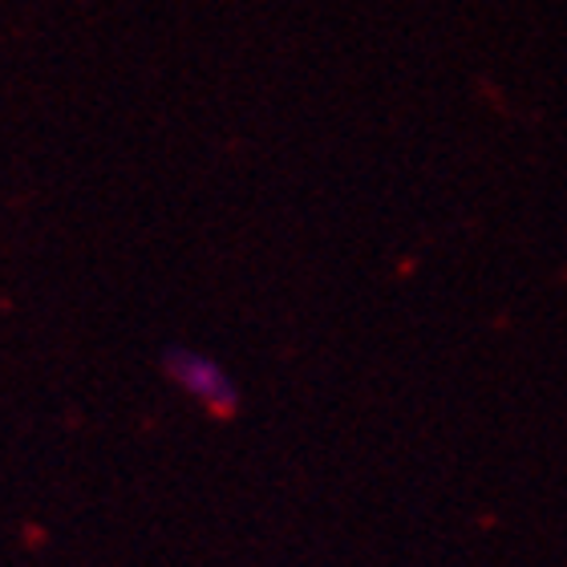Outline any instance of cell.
Masks as SVG:
<instances>
[{
	"instance_id": "1",
	"label": "cell",
	"mask_w": 567,
	"mask_h": 567,
	"mask_svg": "<svg viewBox=\"0 0 567 567\" xmlns=\"http://www.w3.org/2000/svg\"><path fill=\"white\" fill-rule=\"evenodd\" d=\"M163 378L175 385L183 398H190L195 405H203L212 417H236L239 414V381L231 378V369L212 357L207 349L195 344L171 341L158 357Z\"/></svg>"
}]
</instances>
